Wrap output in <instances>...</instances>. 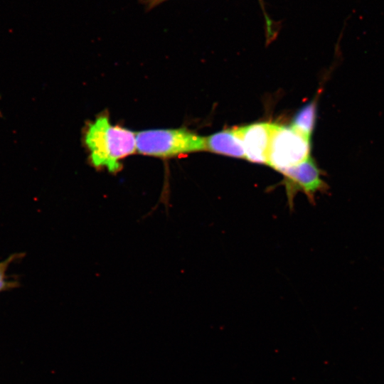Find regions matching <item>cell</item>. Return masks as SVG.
<instances>
[{"label":"cell","instance_id":"3","mask_svg":"<svg viewBox=\"0 0 384 384\" xmlns=\"http://www.w3.org/2000/svg\"><path fill=\"white\" fill-rule=\"evenodd\" d=\"M310 138L292 127L274 124L267 164L282 173L310 157Z\"/></svg>","mask_w":384,"mask_h":384},{"label":"cell","instance_id":"8","mask_svg":"<svg viewBox=\"0 0 384 384\" xmlns=\"http://www.w3.org/2000/svg\"><path fill=\"white\" fill-rule=\"evenodd\" d=\"M24 255V252L13 253L0 262V292L9 291L21 286L18 279L11 278L6 272L11 263L23 258Z\"/></svg>","mask_w":384,"mask_h":384},{"label":"cell","instance_id":"6","mask_svg":"<svg viewBox=\"0 0 384 384\" xmlns=\"http://www.w3.org/2000/svg\"><path fill=\"white\" fill-rule=\"evenodd\" d=\"M205 150L235 158L245 159V151L235 128L204 137Z\"/></svg>","mask_w":384,"mask_h":384},{"label":"cell","instance_id":"9","mask_svg":"<svg viewBox=\"0 0 384 384\" xmlns=\"http://www.w3.org/2000/svg\"><path fill=\"white\" fill-rule=\"evenodd\" d=\"M167 0H139V2L142 4L146 11H151L159 4Z\"/></svg>","mask_w":384,"mask_h":384},{"label":"cell","instance_id":"5","mask_svg":"<svg viewBox=\"0 0 384 384\" xmlns=\"http://www.w3.org/2000/svg\"><path fill=\"white\" fill-rule=\"evenodd\" d=\"M274 124L257 122L235 128L246 159L251 162L267 164V151Z\"/></svg>","mask_w":384,"mask_h":384},{"label":"cell","instance_id":"7","mask_svg":"<svg viewBox=\"0 0 384 384\" xmlns=\"http://www.w3.org/2000/svg\"><path fill=\"white\" fill-rule=\"evenodd\" d=\"M316 117V104L314 100L306 104L297 113L291 127L310 138L315 126Z\"/></svg>","mask_w":384,"mask_h":384},{"label":"cell","instance_id":"4","mask_svg":"<svg viewBox=\"0 0 384 384\" xmlns=\"http://www.w3.org/2000/svg\"><path fill=\"white\" fill-rule=\"evenodd\" d=\"M282 174L284 176L287 195L291 206L298 191L303 192L309 201L314 203L316 193L326 192L328 189L327 183L322 178L321 170L311 157Z\"/></svg>","mask_w":384,"mask_h":384},{"label":"cell","instance_id":"1","mask_svg":"<svg viewBox=\"0 0 384 384\" xmlns=\"http://www.w3.org/2000/svg\"><path fill=\"white\" fill-rule=\"evenodd\" d=\"M137 133L112 124L101 115L88 124L84 142L95 168L115 174L122 169L121 161L137 151Z\"/></svg>","mask_w":384,"mask_h":384},{"label":"cell","instance_id":"2","mask_svg":"<svg viewBox=\"0 0 384 384\" xmlns=\"http://www.w3.org/2000/svg\"><path fill=\"white\" fill-rule=\"evenodd\" d=\"M137 151L143 155L169 158L205 150L204 137L184 129H156L136 134Z\"/></svg>","mask_w":384,"mask_h":384}]
</instances>
